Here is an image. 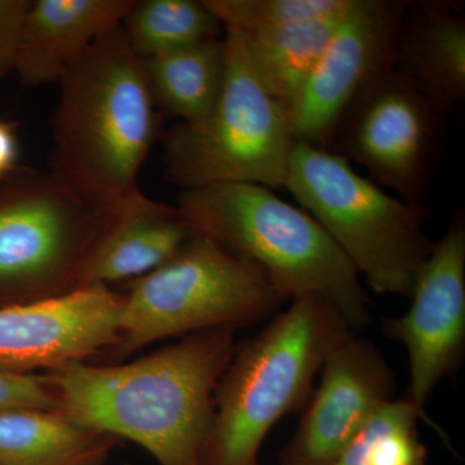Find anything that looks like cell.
Listing matches in <instances>:
<instances>
[{
  "instance_id": "21",
  "label": "cell",
  "mask_w": 465,
  "mask_h": 465,
  "mask_svg": "<svg viewBox=\"0 0 465 465\" xmlns=\"http://www.w3.org/2000/svg\"><path fill=\"white\" fill-rule=\"evenodd\" d=\"M439 425L406 397L393 399L376 410L333 465H425L427 450L419 437V421Z\"/></svg>"
},
{
  "instance_id": "16",
  "label": "cell",
  "mask_w": 465,
  "mask_h": 465,
  "mask_svg": "<svg viewBox=\"0 0 465 465\" xmlns=\"http://www.w3.org/2000/svg\"><path fill=\"white\" fill-rule=\"evenodd\" d=\"M393 66L448 114L465 99V17L451 3H407Z\"/></svg>"
},
{
  "instance_id": "1",
  "label": "cell",
  "mask_w": 465,
  "mask_h": 465,
  "mask_svg": "<svg viewBox=\"0 0 465 465\" xmlns=\"http://www.w3.org/2000/svg\"><path fill=\"white\" fill-rule=\"evenodd\" d=\"M232 327L206 330L134 362L78 361L45 372L67 418L142 446L161 465H203L220 379L234 356Z\"/></svg>"
},
{
  "instance_id": "10",
  "label": "cell",
  "mask_w": 465,
  "mask_h": 465,
  "mask_svg": "<svg viewBox=\"0 0 465 465\" xmlns=\"http://www.w3.org/2000/svg\"><path fill=\"white\" fill-rule=\"evenodd\" d=\"M407 3L351 0L307 84L290 106L296 143L326 149L349 106L393 66Z\"/></svg>"
},
{
  "instance_id": "11",
  "label": "cell",
  "mask_w": 465,
  "mask_h": 465,
  "mask_svg": "<svg viewBox=\"0 0 465 465\" xmlns=\"http://www.w3.org/2000/svg\"><path fill=\"white\" fill-rule=\"evenodd\" d=\"M411 305L385 318L382 331L401 342L409 361L405 396L423 414L428 400L458 371L465 351V219L458 213L421 266ZM428 415V414H427Z\"/></svg>"
},
{
  "instance_id": "22",
  "label": "cell",
  "mask_w": 465,
  "mask_h": 465,
  "mask_svg": "<svg viewBox=\"0 0 465 465\" xmlns=\"http://www.w3.org/2000/svg\"><path fill=\"white\" fill-rule=\"evenodd\" d=\"M351 0H204L223 27L252 32L329 16L344 11Z\"/></svg>"
},
{
  "instance_id": "5",
  "label": "cell",
  "mask_w": 465,
  "mask_h": 465,
  "mask_svg": "<svg viewBox=\"0 0 465 465\" xmlns=\"http://www.w3.org/2000/svg\"><path fill=\"white\" fill-rule=\"evenodd\" d=\"M381 295L410 296L433 249L424 232L430 208L407 203L357 173L347 159L296 143L284 188Z\"/></svg>"
},
{
  "instance_id": "6",
  "label": "cell",
  "mask_w": 465,
  "mask_h": 465,
  "mask_svg": "<svg viewBox=\"0 0 465 465\" xmlns=\"http://www.w3.org/2000/svg\"><path fill=\"white\" fill-rule=\"evenodd\" d=\"M286 302L259 266L195 234L166 264L131 282L113 356L174 336L238 330L273 316Z\"/></svg>"
},
{
  "instance_id": "19",
  "label": "cell",
  "mask_w": 465,
  "mask_h": 465,
  "mask_svg": "<svg viewBox=\"0 0 465 465\" xmlns=\"http://www.w3.org/2000/svg\"><path fill=\"white\" fill-rule=\"evenodd\" d=\"M143 64L157 109L179 118L180 124H200L215 106L224 84V35Z\"/></svg>"
},
{
  "instance_id": "4",
  "label": "cell",
  "mask_w": 465,
  "mask_h": 465,
  "mask_svg": "<svg viewBox=\"0 0 465 465\" xmlns=\"http://www.w3.org/2000/svg\"><path fill=\"white\" fill-rule=\"evenodd\" d=\"M195 234L259 266L289 302L329 300L351 329L371 322L370 300L354 266L302 207L256 183L182 191L177 200Z\"/></svg>"
},
{
  "instance_id": "26",
  "label": "cell",
  "mask_w": 465,
  "mask_h": 465,
  "mask_svg": "<svg viewBox=\"0 0 465 465\" xmlns=\"http://www.w3.org/2000/svg\"><path fill=\"white\" fill-rule=\"evenodd\" d=\"M0 78H2V76H0Z\"/></svg>"
},
{
  "instance_id": "24",
  "label": "cell",
  "mask_w": 465,
  "mask_h": 465,
  "mask_svg": "<svg viewBox=\"0 0 465 465\" xmlns=\"http://www.w3.org/2000/svg\"><path fill=\"white\" fill-rule=\"evenodd\" d=\"M32 0H0V76L14 72L21 32Z\"/></svg>"
},
{
  "instance_id": "14",
  "label": "cell",
  "mask_w": 465,
  "mask_h": 465,
  "mask_svg": "<svg viewBox=\"0 0 465 465\" xmlns=\"http://www.w3.org/2000/svg\"><path fill=\"white\" fill-rule=\"evenodd\" d=\"M134 2H32L21 32L14 72L30 87L58 84L94 42L121 26Z\"/></svg>"
},
{
  "instance_id": "7",
  "label": "cell",
  "mask_w": 465,
  "mask_h": 465,
  "mask_svg": "<svg viewBox=\"0 0 465 465\" xmlns=\"http://www.w3.org/2000/svg\"><path fill=\"white\" fill-rule=\"evenodd\" d=\"M226 72L210 114L164 140V174L182 191L217 183L284 188L295 137L290 115L260 84L238 32L224 29Z\"/></svg>"
},
{
  "instance_id": "23",
  "label": "cell",
  "mask_w": 465,
  "mask_h": 465,
  "mask_svg": "<svg viewBox=\"0 0 465 465\" xmlns=\"http://www.w3.org/2000/svg\"><path fill=\"white\" fill-rule=\"evenodd\" d=\"M12 409H60L56 391L45 374L0 371V411Z\"/></svg>"
},
{
  "instance_id": "8",
  "label": "cell",
  "mask_w": 465,
  "mask_h": 465,
  "mask_svg": "<svg viewBox=\"0 0 465 465\" xmlns=\"http://www.w3.org/2000/svg\"><path fill=\"white\" fill-rule=\"evenodd\" d=\"M114 210L82 197L54 171L0 182V307L82 287L85 262Z\"/></svg>"
},
{
  "instance_id": "2",
  "label": "cell",
  "mask_w": 465,
  "mask_h": 465,
  "mask_svg": "<svg viewBox=\"0 0 465 465\" xmlns=\"http://www.w3.org/2000/svg\"><path fill=\"white\" fill-rule=\"evenodd\" d=\"M58 84L52 171L91 203L115 210L140 192L139 174L157 137V106L143 60L119 26Z\"/></svg>"
},
{
  "instance_id": "12",
  "label": "cell",
  "mask_w": 465,
  "mask_h": 465,
  "mask_svg": "<svg viewBox=\"0 0 465 465\" xmlns=\"http://www.w3.org/2000/svg\"><path fill=\"white\" fill-rule=\"evenodd\" d=\"M281 465H333L379 407L394 399L396 378L379 349L351 333L321 370Z\"/></svg>"
},
{
  "instance_id": "15",
  "label": "cell",
  "mask_w": 465,
  "mask_h": 465,
  "mask_svg": "<svg viewBox=\"0 0 465 465\" xmlns=\"http://www.w3.org/2000/svg\"><path fill=\"white\" fill-rule=\"evenodd\" d=\"M194 235L179 207L137 192L113 213L85 262L82 287L139 280L170 262Z\"/></svg>"
},
{
  "instance_id": "25",
  "label": "cell",
  "mask_w": 465,
  "mask_h": 465,
  "mask_svg": "<svg viewBox=\"0 0 465 465\" xmlns=\"http://www.w3.org/2000/svg\"><path fill=\"white\" fill-rule=\"evenodd\" d=\"M17 159L16 130L8 122L0 121V182L15 173Z\"/></svg>"
},
{
  "instance_id": "20",
  "label": "cell",
  "mask_w": 465,
  "mask_h": 465,
  "mask_svg": "<svg viewBox=\"0 0 465 465\" xmlns=\"http://www.w3.org/2000/svg\"><path fill=\"white\" fill-rule=\"evenodd\" d=\"M121 30L142 60L224 35V27L204 0H134Z\"/></svg>"
},
{
  "instance_id": "17",
  "label": "cell",
  "mask_w": 465,
  "mask_h": 465,
  "mask_svg": "<svg viewBox=\"0 0 465 465\" xmlns=\"http://www.w3.org/2000/svg\"><path fill=\"white\" fill-rule=\"evenodd\" d=\"M118 440L56 410L0 411V465H104Z\"/></svg>"
},
{
  "instance_id": "18",
  "label": "cell",
  "mask_w": 465,
  "mask_h": 465,
  "mask_svg": "<svg viewBox=\"0 0 465 465\" xmlns=\"http://www.w3.org/2000/svg\"><path fill=\"white\" fill-rule=\"evenodd\" d=\"M349 5L338 14L283 26L252 32L235 30L260 84L287 112L307 84Z\"/></svg>"
},
{
  "instance_id": "3",
  "label": "cell",
  "mask_w": 465,
  "mask_h": 465,
  "mask_svg": "<svg viewBox=\"0 0 465 465\" xmlns=\"http://www.w3.org/2000/svg\"><path fill=\"white\" fill-rule=\"evenodd\" d=\"M258 335L235 348L220 379L203 465H260L262 442L307 405L327 357L354 332L329 300H290Z\"/></svg>"
},
{
  "instance_id": "13",
  "label": "cell",
  "mask_w": 465,
  "mask_h": 465,
  "mask_svg": "<svg viewBox=\"0 0 465 465\" xmlns=\"http://www.w3.org/2000/svg\"><path fill=\"white\" fill-rule=\"evenodd\" d=\"M122 296L110 287H79L65 295L0 307V371L45 372L113 351Z\"/></svg>"
},
{
  "instance_id": "9",
  "label": "cell",
  "mask_w": 465,
  "mask_h": 465,
  "mask_svg": "<svg viewBox=\"0 0 465 465\" xmlns=\"http://www.w3.org/2000/svg\"><path fill=\"white\" fill-rule=\"evenodd\" d=\"M448 116L391 66L349 106L326 149L407 203L430 208Z\"/></svg>"
}]
</instances>
